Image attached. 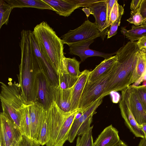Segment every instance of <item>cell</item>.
Wrapping results in <instances>:
<instances>
[{"label": "cell", "mask_w": 146, "mask_h": 146, "mask_svg": "<svg viewBox=\"0 0 146 146\" xmlns=\"http://www.w3.org/2000/svg\"><path fill=\"white\" fill-rule=\"evenodd\" d=\"M48 110L50 115L49 140L46 146H53L59 131L67 118L74 112L67 113L61 110L54 102Z\"/></svg>", "instance_id": "10"}, {"label": "cell", "mask_w": 146, "mask_h": 146, "mask_svg": "<svg viewBox=\"0 0 146 146\" xmlns=\"http://www.w3.org/2000/svg\"><path fill=\"white\" fill-rule=\"evenodd\" d=\"M94 40L90 39L68 45L69 53L79 56L82 62L91 56H100L107 59L112 56L114 53H106L90 49L89 46Z\"/></svg>", "instance_id": "11"}, {"label": "cell", "mask_w": 146, "mask_h": 146, "mask_svg": "<svg viewBox=\"0 0 146 146\" xmlns=\"http://www.w3.org/2000/svg\"><path fill=\"white\" fill-rule=\"evenodd\" d=\"M90 71L85 70L81 72L75 84L73 86L71 93V111L77 110L80 100L84 87L87 82Z\"/></svg>", "instance_id": "17"}, {"label": "cell", "mask_w": 146, "mask_h": 146, "mask_svg": "<svg viewBox=\"0 0 146 146\" xmlns=\"http://www.w3.org/2000/svg\"><path fill=\"white\" fill-rule=\"evenodd\" d=\"M66 60L67 73L73 76L79 77L81 73L80 71V62L75 57L66 58Z\"/></svg>", "instance_id": "28"}, {"label": "cell", "mask_w": 146, "mask_h": 146, "mask_svg": "<svg viewBox=\"0 0 146 146\" xmlns=\"http://www.w3.org/2000/svg\"><path fill=\"white\" fill-rule=\"evenodd\" d=\"M130 13V17L126 21L135 26L141 25L144 19L140 13L139 8L131 11Z\"/></svg>", "instance_id": "33"}, {"label": "cell", "mask_w": 146, "mask_h": 146, "mask_svg": "<svg viewBox=\"0 0 146 146\" xmlns=\"http://www.w3.org/2000/svg\"><path fill=\"white\" fill-rule=\"evenodd\" d=\"M1 84L0 98L3 111L7 113L19 127L22 134L25 135L23 112L26 105L23 98L18 83L9 82Z\"/></svg>", "instance_id": "4"}, {"label": "cell", "mask_w": 146, "mask_h": 146, "mask_svg": "<svg viewBox=\"0 0 146 146\" xmlns=\"http://www.w3.org/2000/svg\"><path fill=\"white\" fill-rule=\"evenodd\" d=\"M123 13H124V8L122 5L118 4V1L117 0L114 4L110 14L109 27L117 19L120 14Z\"/></svg>", "instance_id": "32"}, {"label": "cell", "mask_w": 146, "mask_h": 146, "mask_svg": "<svg viewBox=\"0 0 146 146\" xmlns=\"http://www.w3.org/2000/svg\"><path fill=\"white\" fill-rule=\"evenodd\" d=\"M140 50L137 42L129 41L116 52L117 60L104 96L112 92L122 91L131 85L134 62Z\"/></svg>", "instance_id": "3"}, {"label": "cell", "mask_w": 146, "mask_h": 146, "mask_svg": "<svg viewBox=\"0 0 146 146\" xmlns=\"http://www.w3.org/2000/svg\"><path fill=\"white\" fill-rule=\"evenodd\" d=\"M146 69V54L141 50L138 52L133 68L131 84H133L141 76Z\"/></svg>", "instance_id": "24"}, {"label": "cell", "mask_w": 146, "mask_h": 146, "mask_svg": "<svg viewBox=\"0 0 146 146\" xmlns=\"http://www.w3.org/2000/svg\"><path fill=\"white\" fill-rule=\"evenodd\" d=\"M104 97H102L89 107L78 119H74L70 131L68 140L72 143L76 137L78 130L83 123L91 115L94 114L98 107L101 104Z\"/></svg>", "instance_id": "16"}, {"label": "cell", "mask_w": 146, "mask_h": 146, "mask_svg": "<svg viewBox=\"0 0 146 146\" xmlns=\"http://www.w3.org/2000/svg\"><path fill=\"white\" fill-rule=\"evenodd\" d=\"M39 143L22 134L16 146H40Z\"/></svg>", "instance_id": "35"}, {"label": "cell", "mask_w": 146, "mask_h": 146, "mask_svg": "<svg viewBox=\"0 0 146 146\" xmlns=\"http://www.w3.org/2000/svg\"><path fill=\"white\" fill-rule=\"evenodd\" d=\"M0 123L4 126L12 146H16L22 135L19 127L8 115L3 111L0 113Z\"/></svg>", "instance_id": "15"}, {"label": "cell", "mask_w": 146, "mask_h": 146, "mask_svg": "<svg viewBox=\"0 0 146 146\" xmlns=\"http://www.w3.org/2000/svg\"><path fill=\"white\" fill-rule=\"evenodd\" d=\"M73 87L66 89L58 87L54 88V101L61 110L66 112H73L71 111V93Z\"/></svg>", "instance_id": "19"}, {"label": "cell", "mask_w": 146, "mask_h": 146, "mask_svg": "<svg viewBox=\"0 0 146 146\" xmlns=\"http://www.w3.org/2000/svg\"><path fill=\"white\" fill-rule=\"evenodd\" d=\"M123 13H121L117 19L111 25L108 33L107 38H110L115 35L117 33L118 27L120 25L121 20Z\"/></svg>", "instance_id": "36"}, {"label": "cell", "mask_w": 146, "mask_h": 146, "mask_svg": "<svg viewBox=\"0 0 146 146\" xmlns=\"http://www.w3.org/2000/svg\"><path fill=\"white\" fill-rule=\"evenodd\" d=\"M111 93L113 94L112 101L113 103H117L119 101L120 99L119 94L115 92H112Z\"/></svg>", "instance_id": "44"}, {"label": "cell", "mask_w": 146, "mask_h": 146, "mask_svg": "<svg viewBox=\"0 0 146 146\" xmlns=\"http://www.w3.org/2000/svg\"><path fill=\"white\" fill-rule=\"evenodd\" d=\"M142 25L146 26V18L143 20Z\"/></svg>", "instance_id": "48"}, {"label": "cell", "mask_w": 146, "mask_h": 146, "mask_svg": "<svg viewBox=\"0 0 146 146\" xmlns=\"http://www.w3.org/2000/svg\"><path fill=\"white\" fill-rule=\"evenodd\" d=\"M142 0H133L130 4V9L131 11L139 8Z\"/></svg>", "instance_id": "42"}, {"label": "cell", "mask_w": 146, "mask_h": 146, "mask_svg": "<svg viewBox=\"0 0 146 146\" xmlns=\"http://www.w3.org/2000/svg\"><path fill=\"white\" fill-rule=\"evenodd\" d=\"M113 65L107 73L94 82L89 84L88 80L80 100L78 110H86L98 100L105 97V90L114 71Z\"/></svg>", "instance_id": "5"}, {"label": "cell", "mask_w": 146, "mask_h": 146, "mask_svg": "<svg viewBox=\"0 0 146 146\" xmlns=\"http://www.w3.org/2000/svg\"><path fill=\"white\" fill-rule=\"evenodd\" d=\"M21 35V59L18 78L21 96L25 104L29 105L37 102L38 75L40 70L32 50L29 30H23Z\"/></svg>", "instance_id": "1"}, {"label": "cell", "mask_w": 146, "mask_h": 146, "mask_svg": "<svg viewBox=\"0 0 146 146\" xmlns=\"http://www.w3.org/2000/svg\"><path fill=\"white\" fill-rule=\"evenodd\" d=\"M79 77L73 76L68 74H64L59 76V85L58 87L62 89L72 88Z\"/></svg>", "instance_id": "29"}, {"label": "cell", "mask_w": 146, "mask_h": 146, "mask_svg": "<svg viewBox=\"0 0 146 146\" xmlns=\"http://www.w3.org/2000/svg\"><path fill=\"white\" fill-rule=\"evenodd\" d=\"M143 85L144 86H146V81H144L143 82Z\"/></svg>", "instance_id": "50"}, {"label": "cell", "mask_w": 146, "mask_h": 146, "mask_svg": "<svg viewBox=\"0 0 146 146\" xmlns=\"http://www.w3.org/2000/svg\"><path fill=\"white\" fill-rule=\"evenodd\" d=\"M59 15L68 17L79 7L70 0H42Z\"/></svg>", "instance_id": "20"}, {"label": "cell", "mask_w": 146, "mask_h": 146, "mask_svg": "<svg viewBox=\"0 0 146 146\" xmlns=\"http://www.w3.org/2000/svg\"><path fill=\"white\" fill-rule=\"evenodd\" d=\"M146 54V48L141 50Z\"/></svg>", "instance_id": "49"}, {"label": "cell", "mask_w": 146, "mask_h": 146, "mask_svg": "<svg viewBox=\"0 0 146 146\" xmlns=\"http://www.w3.org/2000/svg\"><path fill=\"white\" fill-rule=\"evenodd\" d=\"M119 106L121 116L131 131L136 137L144 138V132L140 128L128 105L121 97L119 101Z\"/></svg>", "instance_id": "14"}, {"label": "cell", "mask_w": 146, "mask_h": 146, "mask_svg": "<svg viewBox=\"0 0 146 146\" xmlns=\"http://www.w3.org/2000/svg\"><path fill=\"white\" fill-rule=\"evenodd\" d=\"M50 115L48 110L44 118L40 129L39 142L42 146L48 141L50 135Z\"/></svg>", "instance_id": "26"}, {"label": "cell", "mask_w": 146, "mask_h": 146, "mask_svg": "<svg viewBox=\"0 0 146 146\" xmlns=\"http://www.w3.org/2000/svg\"><path fill=\"white\" fill-rule=\"evenodd\" d=\"M140 12L143 19L146 18V0H142L139 7Z\"/></svg>", "instance_id": "40"}, {"label": "cell", "mask_w": 146, "mask_h": 146, "mask_svg": "<svg viewBox=\"0 0 146 146\" xmlns=\"http://www.w3.org/2000/svg\"><path fill=\"white\" fill-rule=\"evenodd\" d=\"M114 146H128L120 139L119 141Z\"/></svg>", "instance_id": "47"}, {"label": "cell", "mask_w": 146, "mask_h": 146, "mask_svg": "<svg viewBox=\"0 0 146 146\" xmlns=\"http://www.w3.org/2000/svg\"><path fill=\"white\" fill-rule=\"evenodd\" d=\"M120 140L118 131L111 125L104 129L94 144V146H114Z\"/></svg>", "instance_id": "18"}, {"label": "cell", "mask_w": 146, "mask_h": 146, "mask_svg": "<svg viewBox=\"0 0 146 146\" xmlns=\"http://www.w3.org/2000/svg\"><path fill=\"white\" fill-rule=\"evenodd\" d=\"M117 60L116 55L105 59L92 71H90L88 79V84L94 82L105 75L110 70Z\"/></svg>", "instance_id": "21"}, {"label": "cell", "mask_w": 146, "mask_h": 146, "mask_svg": "<svg viewBox=\"0 0 146 146\" xmlns=\"http://www.w3.org/2000/svg\"><path fill=\"white\" fill-rule=\"evenodd\" d=\"M31 119V138L39 142L41 125L47 112L43 106L38 102L29 105Z\"/></svg>", "instance_id": "12"}, {"label": "cell", "mask_w": 146, "mask_h": 146, "mask_svg": "<svg viewBox=\"0 0 146 146\" xmlns=\"http://www.w3.org/2000/svg\"><path fill=\"white\" fill-rule=\"evenodd\" d=\"M120 31L121 34L130 41L139 40L141 38L146 36V25H132L131 29L129 30H127L125 27H121Z\"/></svg>", "instance_id": "25"}, {"label": "cell", "mask_w": 146, "mask_h": 146, "mask_svg": "<svg viewBox=\"0 0 146 146\" xmlns=\"http://www.w3.org/2000/svg\"><path fill=\"white\" fill-rule=\"evenodd\" d=\"M138 146H146V137L140 140Z\"/></svg>", "instance_id": "46"}, {"label": "cell", "mask_w": 146, "mask_h": 146, "mask_svg": "<svg viewBox=\"0 0 146 146\" xmlns=\"http://www.w3.org/2000/svg\"><path fill=\"white\" fill-rule=\"evenodd\" d=\"M77 111V110L66 119L59 131L53 146H63L68 140L69 132Z\"/></svg>", "instance_id": "22"}, {"label": "cell", "mask_w": 146, "mask_h": 146, "mask_svg": "<svg viewBox=\"0 0 146 146\" xmlns=\"http://www.w3.org/2000/svg\"><path fill=\"white\" fill-rule=\"evenodd\" d=\"M117 0H107V19L109 25L110 15L112 8Z\"/></svg>", "instance_id": "39"}, {"label": "cell", "mask_w": 146, "mask_h": 146, "mask_svg": "<svg viewBox=\"0 0 146 146\" xmlns=\"http://www.w3.org/2000/svg\"><path fill=\"white\" fill-rule=\"evenodd\" d=\"M134 87L139 99L146 113V86L143 85Z\"/></svg>", "instance_id": "34"}, {"label": "cell", "mask_w": 146, "mask_h": 146, "mask_svg": "<svg viewBox=\"0 0 146 146\" xmlns=\"http://www.w3.org/2000/svg\"><path fill=\"white\" fill-rule=\"evenodd\" d=\"M93 127L85 133L78 136L76 146H94L92 136Z\"/></svg>", "instance_id": "30"}, {"label": "cell", "mask_w": 146, "mask_h": 146, "mask_svg": "<svg viewBox=\"0 0 146 146\" xmlns=\"http://www.w3.org/2000/svg\"><path fill=\"white\" fill-rule=\"evenodd\" d=\"M144 81H146V69L141 77L131 85L132 86H138L142 82Z\"/></svg>", "instance_id": "43"}, {"label": "cell", "mask_w": 146, "mask_h": 146, "mask_svg": "<svg viewBox=\"0 0 146 146\" xmlns=\"http://www.w3.org/2000/svg\"><path fill=\"white\" fill-rule=\"evenodd\" d=\"M33 32L41 53L50 62L57 75L67 74L62 40L45 21L36 25Z\"/></svg>", "instance_id": "2"}, {"label": "cell", "mask_w": 146, "mask_h": 146, "mask_svg": "<svg viewBox=\"0 0 146 146\" xmlns=\"http://www.w3.org/2000/svg\"><path fill=\"white\" fill-rule=\"evenodd\" d=\"M102 36L96 24L87 20L77 28L70 30L61 38L64 44L68 45L90 39H95L98 37H102Z\"/></svg>", "instance_id": "6"}, {"label": "cell", "mask_w": 146, "mask_h": 146, "mask_svg": "<svg viewBox=\"0 0 146 146\" xmlns=\"http://www.w3.org/2000/svg\"><path fill=\"white\" fill-rule=\"evenodd\" d=\"M107 0L95 3L89 8L91 14L94 17L95 23L102 34V39L104 40L108 35L109 27L107 19Z\"/></svg>", "instance_id": "13"}, {"label": "cell", "mask_w": 146, "mask_h": 146, "mask_svg": "<svg viewBox=\"0 0 146 146\" xmlns=\"http://www.w3.org/2000/svg\"><path fill=\"white\" fill-rule=\"evenodd\" d=\"M13 9L4 0H0V29L3 25H7L10 14Z\"/></svg>", "instance_id": "27"}, {"label": "cell", "mask_w": 146, "mask_h": 146, "mask_svg": "<svg viewBox=\"0 0 146 146\" xmlns=\"http://www.w3.org/2000/svg\"><path fill=\"white\" fill-rule=\"evenodd\" d=\"M56 87L40 71L37 78V102L47 110L54 102V92Z\"/></svg>", "instance_id": "9"}, {"label": "cell", "mask_w": 146, "mask_h": 146, "mask_svg": "<svg viewBox=\"0 0 146 146\" xmlns=\"http://www.w3.org/2000/svg\"><path fill=\"white\" fill-rule=\"evenodd\" d=\"M23 117L24 124L25 135L31 138V119L29 105H26L23 112Z\"/></svg>", "instance_id": "31"}, {"label": "cell", "mask_w": 146, "mask_h": 146, "mask_svg": "<svg viewBox=\"0 0 146 146\" xmlns=\"http://www.w3.org/2000/svg\"><path fill=\"white\" fill-rule=\"evenodd\" d=\"M121 97L129 108L139 125L146 123V113L139 99L134 86L130 85L121 91Z\"/></svg>", "instance_id": "8"}, {"label": "cell", "mask_w": 146, "mask_h": 146, "mask_svg": "<svg viewBox=\"0 0 146 146\" xmlns=\"http://www.w3.org/2000/svg\"><path fill=\"white\" fill-rule=\"evenodd\" d=\"M137 44L140 50L146 48V36L140 38L137 42Z\"/></svg>", "instance_id": "41"}, {"label": "cell", "mask_w": 146, "mask_h": 146, "mask_svg": "<svg viewBox=\"0 0 146 146\" xmlns=\"http://www.w3.org/2000/svg\"><path fill=\"white\" fill-rule=\"evenodd\" d=\"M139 125L140 128L144 132L145 137H146V123H143L141 125Z\"/></svg>", "instance_id": "45"}, {"label": "cell", "mask_w": 146, "mask_h": 146, "mask_svg": "<svg viewBox=\"0 0 146 146\" xmlns=\"http://www.w3.org/2000/svg\"><path fill=\"white\" fill-rule=\"evenodd\" d=\"M13 9L31 7L41 9H53L42 0H5Z\"/></svg>", "instance_id": "23"}, {"label": "cell", "mask_w": 146, "mask_h": 146, "mask_svg": "<svg viewBox=\"0 0 146 146\" xmlns=\"http://www.w3.org/2000/svg\"><path fill=\"white\" fill-rule=\"evenodd\" d=\"M0 123V146H12L9 139L5 131L3 125Z\"/></svg>", "instance_id": "37"}, {"label": "cell", "mask_w": 146, "mask_h": 146, "mask_svg": "<svg viewBox=\"0 0 146 146\" xmlns=\"http://www.w3.org/2000/svg\"><path fill=\"white\" fill-rule=\"evenodd\" d=\"M29 37L32 50L40 71L49 79L56 87L59 85V76L50 62L40 51L33 31L29 30Z\"/></svg>", "instance_id": "7"}, {"label": "cell", "mask_w": 146, "mask_h": 146, "mask_svg": "<svg viewBox=\"0 0 146 146\" xmlns=\"http://www.w3.org/2000/svg\"><path fill=\"white\" fill-rule=\"evenodd\" d=\"M103 0H70L75 4L79 8L86 7L89 8L93 4L101 1Z\"/></svg>", "instance_id": "38"}]
</instances>
